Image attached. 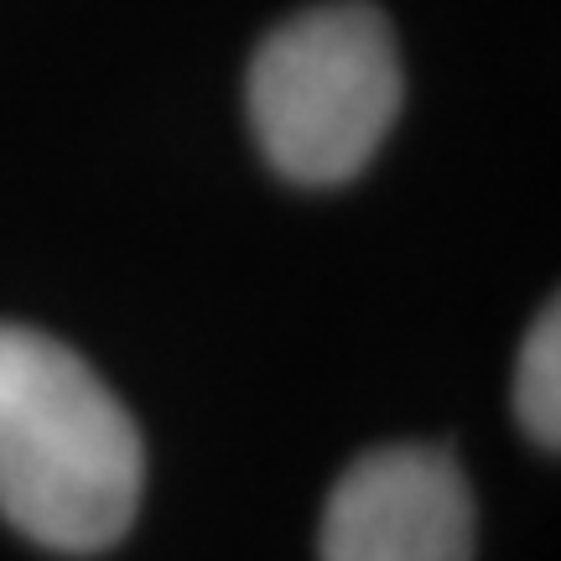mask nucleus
<instances>
[{
	"label": "nucleus",
	"mask_w": 561,
	"mask_h": 561,
	"mask_svg": "<svg viewBox=\"0 0 561 561\" xmlns=\"http://www.w3.org/2000/svg\"><path fill=\"white\" fill-rule=\"evenodd\" d=\"M146 453L115 390L37 328L0 322V515L53 551H104L136 520Z\"/></svg>",
	"instance_id": "1"
},
{
	"label": "nucleus",
	"mask_w": 561,
	"mask_h": 561,
	"mask_svg": "<svg viewBox=\"0 0 561 561\" xmlns=\"http://www.w3.org/2000/svg\"><path fill=\"white\" fill-rule=\"evenodd\" d=\"M405 73L390 21L364 0L280 21L250 62V125L265 161L301 187L359 178L401 115Z\"/></svg>",
	"instance_id": "2"
},
{
	"label": "nucleus",
	"mask_w": 561,
	"mask_h": 561,
	"mask_svg": "<svg viewBox=\"0 0 561 561\" xmlns=\"http://www.w3.org/2000/svg\"><path fill=\"white\" fill-rule=\"evenodd\" d=\"M322 561H473V500L442 447H375L328 494Z\"/></svg>",
	"instance_id": "3"
},
{
	"label": "nucleus",
	"mask_w": 561,
	"mask_h": 561,
	"mask_svg": "<svg viewBox=\"0 0 561 561\" xmlns=\"http://www.w3.org/2000/svg\"><path fill=\"white\" fill-rule=\"evenodd\" d=\"M515 411L530 437L557 453L561 442V318L546 307L536 328L525 333L520 364H515Z\"/></svg>",
	"instance_id": "4"
}]
</instances>
